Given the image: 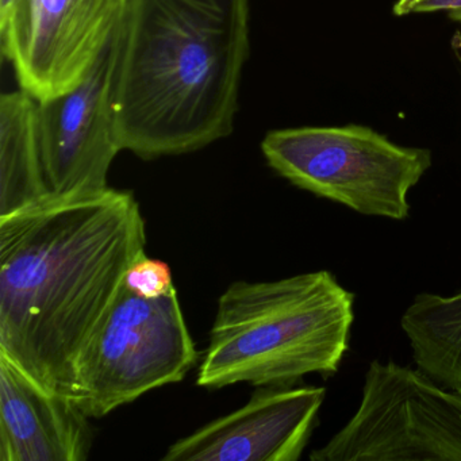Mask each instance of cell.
<instances>
[{
    "label": "cell",
    "mask_w": 461,
    "mask_h": 461,
    "mask_svg": "<svg viewBox=\"0 0 461 461\" xmlns=\"http://www.w3.org/2000/svg\"><path fill=\"white\" fill-rule=\"evenodd\" d=\"M145 245L131 191L45 199L0 217V353L71 399L77 360Z\"/></svg>",
    "instance_id": "1"
},
{
    "label": "cell",
    "mask_w": 461,
    "mask_h": 461,
    "mask_svg": "<svg viewBox=\"0 0 461 461\" xmlns=\"http://www.w3.org/2000/svg\"><path fill=\"white\" fill-rule=\"evenodd\" d=\"M248 56V0H131L114 79L121 149L155 160L228 137Z\"/></svg>",
    "instance_id": "2"
},
{
    "label": "cell",
    "mask_w": 461,
    "mask_h": 461,
    "mask_svg": "<svg viewBox=\"0 0 461 461\" xmlns=\"http://www.w3.org/2000/svg\"><path fill=\"white\" fill-rule=\"evenodd\" d=\"M355 294L331 272L274 282H236L217 304L198 385L296 384L309 374L330 377L349 348Z\"/></svg>",
    "instance_id": "3"
},
{
    "label": "cell",
    "mask_w": 461,
    "mask_h": 461,
    "mask_svg": "<svg viewBox=\"0 0 461 461\" xmlns=\"http://www.w3.org/2000/svg\"><path fill=\"white\" fill-rule=\"evenodd\" d=\"M261 152L295 187L358 214L395 221L409 218L410 190L433 161L425 148L395 144L355 123L272 131Z\"/></svg>",
    "instance_id": "4"
},
{
    "label": "cell",
    "mask_w": 461,
    "mask_h": 461,
    "mask_svg": "<svg viewBox=\"0 0 461 461\" xmlns=\"http://www.w3.org/2000/svg\"><path fill=\"white\" fill-rule=\"evenodd\" d=\"M198 358L176 290L147 299L123 285L77 360L71 399L88 418H104L182 382Z\"/></svg>",
    "instance_id": "5"
},
{
    "label": "cell",
    "mask_w": 461,
    "mask_h": 461,
    "mask_svg": "<svg viewBox=\"0 0 461 461\" xmlns=\"http://www.w3.org/2000/svg\"><path fill=\"white\" fill-rule=\"evenodd\" d=\"M312 461H461V393L420 369L369 364L360 406Z\"/></svg>",
    "instance_id": "6"
},
{
    "label": "cell",
    "mask_w": 461,
    "mask_h": 461,
    "mask_svg": "<svg viewBox=\"0 0 461 461\" xmlns=\"http://www.w3.org/2000/svg\"><path fill=\"white\" fill-rule=\"evenodd\" d=\"M131 0H13L2 52L37 101L79 86L120 32Z\"/></svg>",
    "instance_id": "7"
},
{
    "label": "cell",
    "mask_w": 461,
    "mask_h": 461,
    "mask_svg": "<svg viewBox=\"0 0 461 461\" xmlns=\"http://www.w3.org/2000/svg\"><path fill=\"white\" fill-rule=\"evenodd\" d=\"M120 32L77 87L39 102L40 148L48 199L106 190L121 152L115 133L114 79Z\"/></svg>",
    "instance_id": "8"
},
{
    "label": "cell",
    "mask_w": 461,
    "mask_h": 461,
    "mask_svg": "<svg viewBox=\"0 0 461 461\" xmlns=\"http://www.w3.org/2000/svg\"><path fill=\"white\" fill-rule=\"evenodd\" d=\"M325 396V388L315 385H260L236 411L177 439L163 460H299Z\"/></svg>",
    "instance_id": "9"
},
{
    "label": "cell",
    "mask_w": 461,
    "mask_h": 461,
    "mask_svg": "<svg viewBox=\"0 0 461 461\" xmlns=\"http://www.w3.org/2000/svg\"><path fill=\"white\" fill-rule=\"evenodd\" d=\"M91 418L0 353V461H85Z\"/></svg>",
    "instance_id": "10"
},
{
    "label": "cell",
    "mask_w": 461,
    "mask_h": 461,
    "mask_svg": "<svg viewBox=\"0 0 461 461\" xmlns=\"http://www.w3.org/2000/svg\"><path fill=\"white\" fill-rule=\"evenodd\" d=\"M37 109L23 88L0 98V217L48 199Z\"/></svg>",
    "instance_id": "11"
},
{
    "label": "cell",
    "mask_w": 461,
    "mask_h": 461,
    "mask_svg": "<svg viewBox=\"0 0 461 461\" xmlns=\"http://www.w3.org/2000/svg\"><path fill=\"white\" fill-rule=\"evenodd\" d=\"M417 368L442 387L461 393V293H423L401 318Z\"/></svg>",
    "instance_id": "12"
},
{
    "label": "cell",
    "mask_w": 461,
    "mask_h": 461,
    "mask_svg": "<svg viewBox=\"0 0 461 461\" xmlns=\"http://www.w3.org/2000/svg\"><path fill=\"white\" fill-rule=\"evenodd\" d=\"M123 285L147 299L163 298L176 290L168 264L148 258L147 253L129 267Z\"/></svg>",
    "instance_id": "13"
},
{
    "label": "cell",
    "mask_w": 461,
    "mask_h": 461,
    "mask_svg": "<svg viewBox=\"0 0 461 461\" xmlns=\"http://www.w3.org/2000/svg\"><path fill=\"white\" fill-rule=\"evenodd\" d=\"M393 13L395 17L445 13L450 21L461 23V0H396Z\"/></svg>",
    "instance_id": "14"
},
{
    "label": "cell",
    "mask_w": 461,
    "mask_h": 461,
    "mask_svg": "<svg viewBox=\"0 0 461 461\" xmlns=\"http://www.w3.org/2000/svg\"><path fill=\"white\" fill-rule=\"evenodd\" d=\"M461 33H457L453 39V52H455L456 58H457L458 63L461 64Z\"/></svg>",
    "instance_id": "15"
},
{
    "label": "cell",
    "mask_w": 461,
    "mask_h": 461,
    "mask_svg": "<svg viewBox=\"0 0 461 461\" xmlns=\"http://www.w3.org/2000/svg\"><path fill=\"white\" fill-rule=\"evenodd\" d=\"M13 0H0V17L6 14L7 10L12 6Z\"/></svg>",
    "instance_id": "16"
}]
</instances>
